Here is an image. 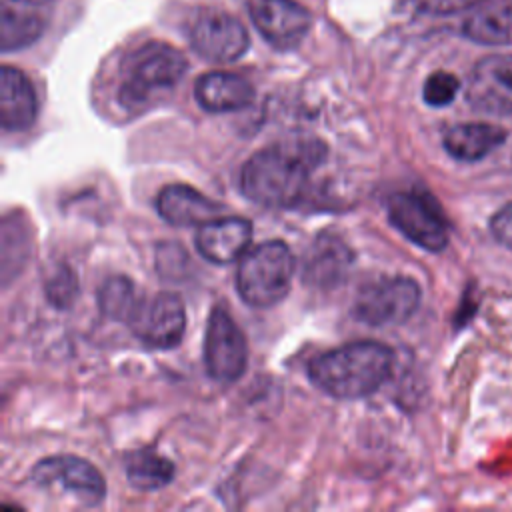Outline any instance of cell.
I'll return each mask as SVG.
<instances>
[{
  "mask_svg": "<svg viewBox=\"0 0 512 512\" xmlns=\"http://www.w3.org/2000/svg\"><path fill=\"white\" fill-rule=\"evenodd\" d=\"M324 144L310 136L278 142L252 154L240 170L242 194L266 208H290L300 202L310 172L322 162Z\"/></svg>",
  "mask_w": 512,
  "mask_h": 512,
  "instance_id": "6da1fadb",
  "label": "cell"
},
{
  "mask_svg": "<svg viewBox=\"0 0 512 512\" xmlns=\"http://www.w3.org/2000/svg\"><path fill=\"white\" fill-rule=\"evenodd\" d=\"M394 352L374 340L348 342L308 364L310 382L340 400H358L374 394L392 374Z\"/></svg>",
  "mask_w": 512,
  "mask_h": 512,
  "instance_id": "7a4b0ae2",
  "label": "cell"
},
{
  "mask_svg": "<svg viewBox=\"0 0 512 512\" xmlns=\"http://www.w3.org/2000/svg\"><path fill=\"white\" fill-rule=\"evenodd\" d=\"M186 56L166 42H146L132 50L120 66L118 98L124 108L144 106L156 92L174 88L186 74Z\"/></svg>",
  "mask_w": 512,
  "mask_h": 512,
  "instance_id": "3957f363",
  "label": "cell"
},
{
  "mask_svg": "<svg viewBox=\"0 0 512 512\" xmlns=\"http://www.w3.org/2000/svg\"><path fill=\"white\" fill-rule=\"evenodd\" d=\"M294 270V254L282 240L262 242L240 260L238 296L252 308H270L288 296Z\"/></svg>",
  "mask_w": 512,
  "mask_h": 512,
  "instance_id": "277c9868",
  "label": "cell"
},
{
  "mask_svg": "<svg viewBox=\"0 0 512 512\" xmlns=\"http://www.w3.org/2000/svg\"><path fill=\"white\" fill-rule=\"evenodd\" d=\"M186 36L200 58L218 64L236 62L250 48L244 24L218 8H196L186 22Z\"/></svg>",
  "mask_w": 512,
  "mask_h": 512,
  "instance_id": "5b68a950",
  "label": "cell"
},
{
  "mask_svg": "<svg viewBox=\"0 0 512 512\" xmlns=\"http://www.w3.org/2000/svg\"><path fill=\"white\" fill-rule=\"evenodd\" d=\"M390 224L416 246L440 252L448 244V222L426 192H394L386 198Z\"/></svg>",
  "mask_w": 512,
  "mask_h": 512,
  "instance_id": "8992f818",
  "label": "cell"
},
{
  "mask_svg": "<svg viewBox=\"0 0 512 512\" xmlns=\"http://www.w3.org/2000/svg\"><path fill=\"white\" fill-rule=\"evenodd\" d=\"M420 296V286L410 276H384L358 290L354 316L376 328L402 324L416 312Z\"/></svg>",
  "mask_w": 512,
  "mask_h": 512,
  "instance_id": "52a82bcc",
  "label": "cell"
},
{
  "mask_svg": "<svg viewBox=\"0 0 512 512\" xmlns=\"http://www.w3.org/2000/svg\"><path fill=\"white\" fill-rule=\"evenodd\" d=\"M40 488L60 490L74 496L82 506H98L106 496L104 476L88 460L72 454H56L42 458L30 474Z\"/></svg>",
  "mask_w": 512,
  "mask_h": 512,
  "instance_id": "ba28073f",
  "label": "cell"
},
{
  "mask_svg": "<svg viewBox=\"0 0 512 512\" xmlns=\"http://www.w3.org/2000/svg\"><path fill=\"white\" fill-rule=\"evenodd\" d=\"M248 362V346L242 330L222 306H214L204 334V366L212 380L230 384L238 380Z\"/></svg>",
  "mask_w": 512,
  "mask_h": 512,
  "instance_id": "9c48e42d",
  "label": "cell"
},
{
  "mask_svg": "<svg viewBox=\"0 0 512 512\" xmlns=\"http://www.w3.org/2000/svg\"><path fill=\"white\" fill-rule=\"evenodd\" d=\"M128 326L146 346L170 350L182 342L186 330V310L180 296L160 292L150 300L142 298Z\"/></svg>",
  "mask_w": 512,
  "mask_h": 512,
  "instance_id": "30bf717a",
  "label": "cell"
},
{
  "mask_svg": "<svg viewBox=\"0 0 512 512\" xmlns=\"http://www.w3.org/2000/svg\"><path fill=\"white\" fill-rule=\"evenodd\" d=\"M464 96L474 110L512 116V54L480 58L468 76Z\"/></svg>",
  "mask_w": 512,
  "mask_h": 512,
  "instance_id": "8fae6325",
  "label": "cell"
},
{
  "mask_svg": "<svg viewBox=\"0 0 512 512\" xmlns=\"http://www.w3.org/2000/svg\"><path fill=\"white\" fill-rule=\"evenodd\" d=\"M260 36L278 50L296 48L312 28V14L296 0H248Z\"/></svg>",
  "mask_w": 512,
  "mask_h": 512,
  "instance_id": "7c38bea8",
  "label": "cell"
},
{
  "mask_svg": "<svg viewBox=\"0 0 512 512\" xmlns=\"http://www.w3.org/2000/svg\"><path fill=\"white\" fill-rule=\"evenodd\" d=\"M252 240V224L242 216H218L196 230V250L212 264L224 266L244 256Z\"/></svg>",
  "mask_w": 512,
  "mask_h": 512,
  "instance_id": "4fadbf2b",
  "label": "cell"
},
{
  "mask_svg": "<svg viewBox=\"0 0 512 512\" xmlns=\"http://www.w3.org/2000/svg\"><path fill=\"white\" fill-rule=\"evenodd\" d=\"M38 116V98L28 76L14 68L0 70V124L6 132L28 130Z\"/></svg>",
  "mask_w": 512,
  "mask_h": 512,
  "instance_id": "5bb4252c",
  "label": "cell"
},
{
  "mask_svg": "<svg viewBox=\"0 0 512 512\" xmlns=\"http://www.w3.org/2000/svg\"><path fill=\"white\" fill-rule=\"evenodd\" d=\"M158 214L172 226H202L222 214V204L188 184H168L156 198Z\"/></svg>",
  "mask_w": 512,
  "mask_h": 512,
  "instance_id": "9a60e30c",
  "label": "cell"
},
{
  "mask_svg": "<svg viewBox=\"0 0 512 512\" xmlns=\"http://www.w3.org/2000/svg\"><path fill=\"white\" fill-rule=\"evenodd\" d=\"M254 86L232 72H208L202 74L194 84V98L206 112H234L254 102Z\"/></svg>",
  "mask_w": 512,
  "mask_h": 512,
  "instance_id": "2e32d148",
  "label": "cell"
},
{
  "mask_svg": "<svg viewBox=\"0 0 512 512\" xmlns=\"http://www.w3.org/2000/svg\"><path fill=\"white\" fill-rule=\"evenodd\" d=\"M352 260V250L340 238L322 234L304 256L302 280L320 288L336 286L344 280Z\"/></svg>",
  "mask_w": 512,
  "mask_h": 512,
  "instance_id": "e0dca14e",
  "label": "cell"
},
{
  "mask_svg": "<svg viewBox=\"0 0 512 512\" xmlns=\"http://www.w3.org/2000/svg\"><path fill=\"white\" fill-rule=\"evenodd\" d=\"M506 140V130L486 122H464L446 130L444 148L446 152L462 162H476Z\"/></svg>",
  "mask_w": 512,
  "mask_h": 512,
  "instance_id": "ac0fdd59",
  "label": "cell"
},
{
  "mask_svg": "<svg viewBox=\"0 0 512 512\" xmlns=\"http://www.w3.org/2000/svg\"><path fill=\"white\" fill-rule=\"evenodd\" d=\"M462 34L476 44L512 46V0L472 12L462 24Z\"/></svg>",
  "mask_w": 512,
  "mask_h": 512,
  "instance_id": "d6986e66",
  "label": "cell"
},
{
  "mask_svg": "<svg viewBox=\"0 0 512 512\" xmlns=\"http://www.w3.org/2000/svg\"><path fill=\"white\" fill-rule=\"evenodd\" d=\"M124 470L130 486L144 492L168 486L176 472L172 460H168L166 456L158 454L152 448H140L130 452L126 456Z\"/></svg>",
  "mask_w": 512,
  "mask_h": 512,
  "instance_id": "ffe728a7",
  "label": "cell"
},
{
  "mask_svg": "<svg viewBox=\"0 0 512 512\" xmlns=\"http://www.w3.org/2000/svg\"><path fill=\"white\" fill-rule=\"evenodd\" d=\"M46 30V18L40 10L18 8L10 4H2L0 16V40L4 52L22 50L34 44Z\"/></svg>",
  "mask_w": 512,
  "mask_h": 512,
  "instance_id": "44dd1931",
  "label": "cell"
},
{
  "mask_svg": "<svg viewBox=\"0 0 512 512\" xmlns=\"http://www.w3.org/2000/svg\"><path fill=\"white\" fill-rule=\"evenodd\" d=\"M142 298L136 294L134 282L126 276H110L98 290V306L104 316L126 322L134 318Z\"/></svg>",
  "mask_w": 512,
  "mask_h": 512,
  "instance_id": "7402d4cb",
  "label": "cell"
},
{
  "mask_svg": "<svg viewBox=\"0 0 512 512\" xmlns=\"http://www.w3.org/2000/svg\"><path fill=\"white\" fill-rule=\"evenodd\" d=\"M30 252V234L26 222L18 220L14 212L2 224V274L4 284L10 282V276L18 274V270L28 260Z\"/></svg>",
  "mask_w": 512,
  "mask_h": 512,
  "instance_id": "603a6c76",
  "label": "cell"
},
{
  "mask_svg": "<svg viewBox=\"0 0 512 512\" xmlns=\"http://www.w3.org/2000/svg\"><path fill=\"white\" fill-rule=\"evenodd\" d=\"M78 292H80V286H78V278L74 274V270L66 264H58L44 280V294H46V300L58 308V310H64V308H70L76 298H78Z\"/></svg>",
  "mask_w": 512,
  "mask_h": 512,
  "instance_id": "cb8c5ba5",
  "label": "cell"
},
{
  "mask_svg": "<svg viewBox=\"0 0 512 512\" xmlns=\"http://www.w3.org/2000/svg\"><path fill=\"white\" fill-rule=\"evenodd\" d=\"M458 90H460V80L446 70H438L426 78L422 86V98L428 106L442 108L456 98Z\"/></svg>",
  "mask_w": 512,
  "mask_h": 512,
  "instance_id": "d4e9b609",
  "label": "cell"
},
{
  "mask_svg": "<svg viewBox=\"0 0 512 512\" xmlns=\"http://www.w3.org/2000/svg\"><path fill=\"white\" fill-rule=\"evenodd\" d=\"M156 266L158 274L166 278H180L184 268L188 266V254L180 244L164 242L156 248Z\"/></svg>",
  "mask_w": 512,
  "mask_h": 512,
  "instance_id": "484cf974",
  "label": "cell"
},
{
  "mask_svg": "<svg viewBox=\"0 0 512 512\" xmlns=\"http://www.w3.org/2000/svg\"><path fill=\"white\" fill-rule=\"evenodd\" d=\"M484 0H410L414 10L430 16H448L482 4Z\"/></svg>",
  "mask_w": 512,
  "mask_h": 512,
  "instance_id": "4316f807",
  "label": "cell"
},
{
  "mask_svg": "<svg viewBox=\"0 0 512 512\" xmlns=\"http://www.w3.org/2000/svg\"><path fill=\"white\" fill-rule=\"evenodd\" d=\"M490 230L494 234V238L506 246L508 250H512V202L502 206L490 220Z\"/></svg>",
  "mask_w": 512,
  "mask_h": 512,
  "instance_id": "83f0119b",
  "label": "cell"
},
{
  "mask_svg": "<svg viewBox=\"0 0 512 512\" xmlns=\"http://www.w3.org/2000/svg\"><path fill=\"white\" fill-rule=\"evenodd\" d=\"M54 0H2V4L18 6V8H30V10H44L52 4Z\"/></svg>",
  "mask_w": 512,
  "mask_h": 512,
  "instance_id": "f1b7e54d",
  "label": "cell"
}]
</instances>
